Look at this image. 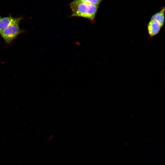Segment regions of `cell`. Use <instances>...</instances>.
Masks as SVG:
<instances>
[{
  "label": "cell",
  "instance_id": "2",
  "mask_svg": "<svg viewBox=\"0 0 165 165\" xmlns=\"http://www.w3.org/2000/svg\"><path fill=\"white\" fill-rule=\"evenodd\" d=\"M19 24L11 25L4 29L0 33L1 36L6 42L9 43L21 33V30Z\"/></svg>",
  "mask_w": 165,
  "mask_h": 165
},
{
  "label": "cell",
  "instance_id": "6",
  "mask_svg": "<svg viewBox=\"0 0 165 165\" xmlns=\"http://www.w3.org/2000/svg\"><path fill=\"white\" fill-rule=\"evenodd\" d=\"M77 1L95 5H98L102 0H75Z\"/></svg>",
  "mask_w": 165,
  "mask_h": 165
},
{
  "label": "cell",
  "instance_id": "4",
  "mask_svg": "<svg viewBox=\"0 0 165 165\" xmlns=\"http://www.w3.org/2000/svg\"><path fill=\"white\" fill-rule=\"evenodd\" d=\"M147 28L149 36L151 38L158 34L162 28L156 21L150 20L148 24Z\"/></svg>",
  "mask_w": 165,
  "mask_h": 165
},
{
  "label": "cell",
  "instance_id": "3",
  "mask_svg": "<svg viewBox=\"0 0 165 165\" xmlns=\"http://www.w3.org/2000/svg\"><path fill=\"white\" fill-rule=\"evenodd\" d=\"M21 18L9 16L0 19V33L5 28L13 24H19Z\"/></svg>",
  "mask_w": 165,
  "mask_h": 165
},
{
  "label": "cell",
  "instance_id": "5",
  "mask_svg": "<svg viewBox=\"0 0 165 165\" xmlns=\"http://www.w3.org/2000/svg\"><path fill=\"white\" fill-rule=\"evenodd\" d=\"M165 8L164 7L159 12L153 14L151 17L150 20L157 23L162 28L165 22Z\"/></svg>",
  "mask_w": 165,
  "mask_h": 165
},
{
  "label": "cell",
  "instance_id": "7",
  "mask_svg": "<svg viewBox=\"0 0 165 165\" xmlns=\"http://www.w3.org/2000/svg\"><path fill=\"white\" fill-rule=\"evenodd\" d=\"M1 18V16H0V19Z\"/></svg>",
  "mask_w": 165,
  "mask_h": 165
},
{
  "label": "cell",
  "instance_id": "1",
  "mask_svg": "<svg viewBox=\"0 0 165 165\" xmlns=\"http://www.w3.org/2000/svg\"><path fill=\"white\" fill-rule=\"evenodd\" d=\"M72 10L71 17L85 18L94 22L99 5H95L74 0L70 4Z\"/></svg>",
  "mask_w": 165,
  "mask_h": 165
}]
</instances>
